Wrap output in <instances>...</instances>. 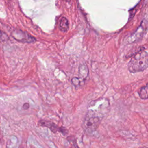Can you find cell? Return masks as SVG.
Masks as SVG:
<instances>
[{"label": "cell", "instance_id": "1", "mask_svg": "<svg viewBox=\"0 0 148 148\" xmlns=\"http://www.w3.org/2000/svg\"><path fill=\"white\" fill-rule=\"evenodd\" d=\"M148 68V53L140 51L135 54L128 64V69L131 73H138Z\"/></svg>", "mask_w": 148, "mask_h": 148}, {"label": "cell", "instance_id": "2", "mask_svg": "<svg viewBox=\"0 0 148 148\" xmlns=\"http://www.w3.org/2000/svg\"><path fill=\"white\" fill-rule=\"evenodd\" d=\"M102 119L101 117L88 110L83 123L84 130L88 132L95 131L98 127Z\"/></svg>", "mask_w": 148, "mask_h": 148}, {"label": "cell", "instance_id": "3", "mask_svg": "<svg viewBox=\"0 0 148 148\" xmlns=\"http://www.w3.org/2000/svg\"><path fill=\"white\" fill-rule=\"evenodd\" d=\"M12 36L17 42L21 43H34L36 39L35 37L29 34L27 32L20 29H14L11 33Z\"/></svg>", "mask_w": 148, "mask_h": 148}, {"label": "cell", "instance_id": "4", "mask_svg": "<svg viewBox=\"0 0 148 148\" xmlns=\"http://www.w3.org/2000/svg\"><path fill=\"white\" fill-rule=\"evenodd\" d=\"M38 125L47 127L54 133H56L57 131L60 132L61 130V127H58L54 123L50 121L44 120H39L38 121Z\"/></svg>", "mask_w": 148, "mask_h": 148}, {"label": "cell", "instance_id": "5", "mask_svg": "<svg viewBox=\"0 0 148 148\" xmlns=\"http://www.w3.org/2000/svg\"><path fill=\"white\" fill-rule=\"evenodd\" d=\"M79 77L84 80L88 75V69L86 64L80 65L79 68Z\"/></svg>", "mask_w": 148, "mask_h": 148}, {"label": "cell", "instance_id": "6", "mask_svg": "<svg viewBox=\"0 0 148 148\" xmlns=\"http://www.w3.org/2000/svg\"><path fill=\"white\" fill-rule=\"evenodd\" d=\"M59 28L60 29L64 32H66L69 29V23L67 18L65 17H62L60 20L59 22Z\"/></svg>", "mask_w": 148, "mask_h": 148}, {"label": "cell", "instance_id": "7", "mask_svg": "<svg viewBox=\"0 0 148 148\" xmlns=\"http://www.w3.org/2000/svg\"><path fill=\"white\" fill-rule=\"evenodd\" d=\"M139 95L140 98L143 99H148V84L140 89L139 91Z\"/></svg>", "mask_w": 148, "mask_h": 148}, {"label": "cell", "instance_id": "8", "mask_svg": "<svg viewBox=\"0 0 148 148\" xmlns=\"http://www.w3.org/2000/svg\"><path fill=\"white\" fill-rule=\"evenodd\" d=\"M71 82H72V83L75 86H80L82 83H84V80H82V79H80V77L78 78V77H74L71 80Z\"/></svg>", "mask_w": 148, "mask_h": 148}, {"label": "cell", "instance_id": "9", "mask_svg": "<svg viewBox=\"0 0 148 148\" xmlns=\"http://www.w3.org/2000/svg\"><path fill=\"white\" fill-rule=\"evenodd\" d=\"M8 39H9V38H8V35L5 33L3 32L2 31H1L0 30V40L5 41V40H7Z\"/></svg>", "mask_w": 148, "mask_h": 148}, {"label": "cell", "instance_id": "10", "mask_svg": "<svg viewBox=\"0 0 148 148\" xmlns=\"http://www.w3.org/2000/svg\"><path fill=\"white\" fill-rule=\"evenodd\" d=\"M70 137H71V139H70L69 136L67 138V139L68 140V141L70 142H71V143L74 146H75V147H78L77 145V144H76V141L74 142V140H75V139L73 138V139H72V136H70Z\"/></svg>", "mask_w": 148, "mask_h": 148}, {"label": "cell", "instance_id": "11", "mask_svg": "<svg viewBox=\"0 0 148 148\" xmlns=\"http://www.w3.org/2000/svg\"><path fill=\"white\" fill-rule=\"evenodd\" d=\"M29 105L28 103H25L23 106V108L24 109H27L29 108Z\"/></svg>", "mask_w": 148, "mask_h": 148}]
</instances>
